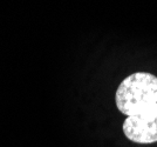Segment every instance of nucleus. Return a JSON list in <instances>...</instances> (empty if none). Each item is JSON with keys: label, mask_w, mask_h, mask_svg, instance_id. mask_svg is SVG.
<instances>
[{"label": "nucleus", "mask_w": 157, "mask_h": 147, "mask_svg": "<svg viewBox=\"0 0 157 147\" xmlns=\"http://www.w3.org/2000/svg\"><path fill=\"white\" fill-rule=\"evenodd\" d=\"M123 133L137 144L157 141V104L136 115L128 117L123 122Z\"/></svg>", "instance_id": "f03ea898"}, {"label": "nucleus", "mask_w": 157, "mask_h": 147, "mask_svg": "<svg viewBox=\"0 0 157 147\" xmlns=\"http://www.w3.org/2000/svg\"><path fill=\"white\" fill-rule=\"evenodd\" d=\"M115 101L127 117L144 112L157 104V77L147 72L130 74L117 87Z\"/></svg>", "instance_id": "f257e3e1"}]
</instances>
